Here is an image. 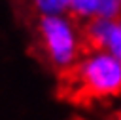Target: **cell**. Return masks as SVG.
Instances as JSON below:
<instances>
[{"mask_svg": "<svg viewBox=\"0 0 121 120\" xmlns=\"http://www.w3.org/2000/svg\"><path fill=\"white\" fill-rule=\"evenodd\" d=\"M34 10L45 17V15H64L70 10V0H32Z\"/></svg>", "mask_w": 121, "mask_h": 120, "instance_id": "cell-5", "label": "cell"}, {"mask_svg": "<svg viewBox=\"0 0 121 120\" xmlns=\"http://www.w3.org/2000/svg\"><path fill=\"white\" fill-rule=\"evenodd\" d=\"M98 8H100V0H70L68 11L76 21L87 23L98 17Z\"/></svg>", "mask_w": 121, "mask_h": 120, "instance_id": "cell-4", "label": "cell"}, {"mask_svg": "<svg viewBox=\"0 0 121 120\" xmlns=\"http://www.w3.org/2000/svg\"><path fill=\"white\" fill-rule=\"evenodd\" d=\"M38 50L60 74L72 69L87 51L83 29L70 15H45L38 21Z\"/></svg>", "mask_w": 121, "mask_h": 120, "instance_id": "cell-2", "label": "cell"}, {"mask_svg": "<svg viewBox=\"0 0 121 120\" xmlns=\"http://www.w3.org/2000/svg\"><path fill=\"white\" fill-rule=\"evenodd\" d=\"M81 29L87 50H104L121 61V17L91 19Z\"/></svg>", "mask_w": 121, "mask_h": 120, "instance_id": "cell-3", "label": "cell"}, {"mask_svg": "<svg viewBox=\"0 0 121 120\" xmlns=\"http://www.w3.org/2000/svg\"><path fill=\"white\" fill-rule=\"evenodd\" d=\"M117 120H119V118H117Z\"/></svg>", "mask_w": 121, "mask_h": 120, "instance_id": "cell-7", "label": "cell"}, {"mask_svg": "<svg viewBox=\"0 0 121 120\" xmlns=\"http://www.w3.org/2000/svg\"><path fill=\"white\" fill-rule=\"evenodd\" d=\"M62 93L70 101L87 103L121 95V61L104 50H87L79 61L60 74Z\"/></svg>", "mask_w": 121, "mask_h": 120, "instance_id": "cell-1", "label": "cell"}, {"mask_svg": "<svg viewBox=\"0 0 121 120\" xmlns=\"http://www.w3.org/2000/svg\"><path fill=\"white\" fill-rule=\"evenodd\" d=\"M119 2H121V0H119Z\"/></svg>", "mask_w": 121, "mask_h": 120, "instance_id": "cell-8", "label": "cell"}, {"mask_svg": "<svg viewBox=\"0 0 121 120\" xmlns=\"http://www.w3.org/2000/svg\"><path fill=\"white\" fill-rule=\"evenodd\" d=\"M119 120H121V112H119Z\"/></svg>", "mask_w": 121, "mask_h": 120, "instance_id": "cell-6", "label": "cell"}]
</instances>
